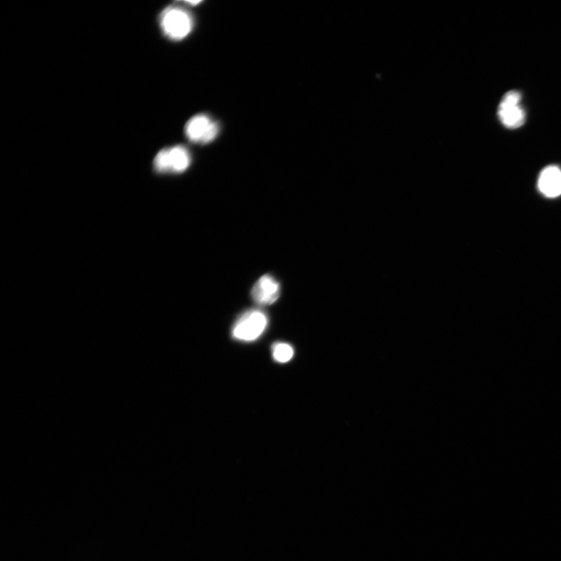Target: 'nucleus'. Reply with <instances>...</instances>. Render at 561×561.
<instances>
[{"label": "nucleus", "instance_id": "nucleus-4", "mask_svg": "<svg viewBox=\"0 0 561 561\" xmlns=\"http://www.w3.org/2000/svg\"><path fill=\"white\" fill-rule=\"evenodd\" d=\"M219 133V126L213 118L199 114L194 116L185 127L187 139L195 144H206L213 142Z\"/></svg>", "mask_w": 561, "mask_h": 561}, {"label": "nucleus", "instance_id": "nucleus-7", "mask_svg": "<svg viewBox=\"0 0 561 561\" xmlns=\"http://www.w3.org/2000/svg\"><path fill=\"white\" fill-rule=\"evenodd\" d=\"M498 115L501 123L508 129H517L525 124V112L521 105L499 104Z\"/></svg>", "mask_w": 561, "mask_h": 561}, {"label": "nucleus", "instance_id": "nucleus-1", "mask_svg": "<svg viewBox=\"0 0 561 561\" xmlns=\"http://www.w3.org/2000/svg\"><path fill=\"white\" fill-rule=\"evenodd\" d=\"M192 14L180 6H171L162 11L160 26L169 39L181 41L188 36L193 28Z\"/></svg>", "mask_w": 561, "mask_h": 561}, {"label": "nucleus", "instance_id": "nucleus-2", "mask_svg": "<svg viewBox=\"0 0 561 561\" xmlns=\"http://www.w3.org/2000/svg\"><path fill=\"white\" fill-rule=\"evenodd\" d=\"M268 319L261 310H250L242 314L233 324L232 336L240 341H254L261 337L266 331Z\"/></svg>", "mask_w": 561, "mask_h": 561}, {"label": "nucleus", "instance_id": "nucleus-3", "mask_svg": "<svg viewBox=\"0 0 561 561\" xmlns=\"http://www.w3.org/2000/svg\"><path fill=\"white\" fill-rule=\"evenodd\" d=\"M191 156L181 145L161 150L154 160V168L159 173H182L189 168Z\"/></svg>", "mask_w": 561, "mask_h": 561}, {"label": "nucleus", "instance_id": "nucleus-6", "mask_svg": "<svg viewBox=\"0 0 561 561\" xmlns=\"http://www.w3.org/2000/svg\"><path fill=\"white\" fill-rule=\"evenodd\" d=\"M538 189L543 196L556 198L561 195V169L557 166L544 168L538 178Z\"/></svg>", "mask_w": 561, "mask_h": 561}, {"label": "nucleus", "instance_id": "nucleus-5", "mask_svg": "<svg viewBox=\"0 0 561 561\" xmlns=\"http://www.w3.org/2000/svg\"><path fill=\"white\" fill-rule=\"evenodd\" d=\"M281 294L279 282L273 276L265 274L255 284L251 296L260 306H269L276 302Z\"/></svg>", "mask_w": 561, "mask_h": 561}, {"label": "nucleus", "instance_id": "nucleus-8", "mask_svg": "<svg viewBox=\"0 0 561 561\" xmlns=\"http://www.w3.org/2000/svg\"><path fill=\"white\" fill-rule=\"evenodd\" d=\"M272 351L274 360L281 363L290 361L294 356V348L287 343H275L272 346Z\"/></svg>", "mask_w": 561, "mask_h": 561}]
</instances>
